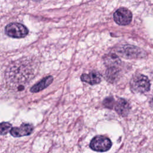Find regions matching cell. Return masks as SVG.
Segmentation results:
<instances>
[{"mask_svg":"<svg viewBox=\"0 0 153 153\" xmlns=\"http://www.w3.org/2000/svg\"><path fill=\"white\" fill-rule=\"evenodd\" d=\"M81 79L82 81L87 82L91 85H94L101 82L102 76L98 72L92 71L87 74H82L81 76Z\"/></svg>","mask_w":153,"mask_h":153,"instance_id":"8","label":"cell"},{"mask_svg":"<svg viewBox=\"0 0 153 153\" xmlns=\"http://www.w3.org/2000/svg\"><path fill=\"white\" fill-rule=\"evenodd\" d=\"M120 72V69L119 67L108 68L105 72L106 79L111 83L116 82L119 78Z\"/></svg>","mask_w":153,"mask_h":153,"instance_id":"10","label":"cell"},{"mask_svg":"<svg viewBox=\"0 0 153 153\" xmlns=\"http://www.w3.org/2000/svg\"><path fill=\"white\" fill-rule=\"evenodd\" d=\"M112 146L109 139L104 136H96L92 139L90 143L91 149L97 152H105L109 150Z\"/></svg>","mask_w":153,"mask_h":153,"instance_id":"3","label":"cell"},{"mask_svg":"<svg viewBox=\"0 0 153 153\" xmlns=\"http://www.w3.org/2000/svg\"><path fill=\"white\" fill-rule=\"evenodd\" d=\"M121 56L128 59H137L143 57L142 50L130 45H124L117 51Z\"/></svg>","mask_w":153,"mask_h":153,"instance_id":"4","label":"cell"},{"mask_svg":"<svg viewBox=\"0 0 153 153\" xmlns=\"http://www.w3.org/2000/svg\"><path fill=\"white\" fill-rule=\"evenodd\" d=\"M5 33L14 38H22L26 36L29 32L27 28L19 23H11L5 27Z\"/></svg>","mask_w":153,"mask_h":153,"instance_id":"2","label":"cell"},{"mask_svg":"<svg viewBox=\"0 0 153 153\" xmlns=\"http://www.w3.org/2000/svg\"><path fill=\"white\" fill-rule=\"evenodd\" d=\"M104 62L108 68L119 67L121 61L117 55L114 53H110L105 56L103 58Z\"/></svg>","mask_w":153,"mask_h":153,"instance_id":"11","label":"cell"},{"mask_svg":"<svg viewBox=\"0 0 153 153\" xmlns=\"http://www.w3.org/2000/svg\"><path fill=\"white\" fill-rule=\"evenodd\" d=\"M130 87L133 91L143 93L150 89V82L148 78L142 74H135L130 80Z\"/></svg>","mask_w":153,"mask_h":153,"instance_id":"1","label":"cell"},{"mask_svg":"<svg viewBox=\"0 0 153 153\" xmlns=\"http://www.w3.org/2000/svg\"><path fill=\"white\" fill-rule=\"evenodd\" d=\"M114 108L119 115L125 117L129 113L130 106L128 102L124 99L118 98L117 101L115 103Z\"/></svg>","mask_w":153,"mask_h":153,"instance_id":"7","label":"cell"},{"mask_svg":"<svg viewBox=\"0 0 153 153\" xmlns=\"http://www.w3.org/2000/svg\"><path fill=\"white\" fill-rule=\"evenodd\" d=\"M12 126L8 122H2L0 123V135H4L10 131Z\"/></svg>","mask_w":153,"mask_h":153,"instance_id":"12","label":"cell"},{"mask_svg":"<svg viewBox=\"0 0 153 153\" xmlns=\"http://www.w3.org/2000/svg\"><path fill=\"white\" fill-rule=\"evenodd\" d=\"M33 130V126L30 124H22L19 127H12L10 130L11 134L15 137L27 136Z\"/></svg>","mask_w":153,"mask_h":153,"instance_id":"6","label":"cell"},{"mask_svg":"<svg viewBox=\"0 0 153 153\" xmlns=\"http://www.w3.org/2000/svg\"><path fill=\"white\" fill-rule=\"evenodd\" d=\"M115 103V101L112 97H106V99H105V100L103 102V104L104 105V106L109 109L114 108Z\"/></svg>","mask_w":153,"mask_h":153,"instance_id":"13","label":"cell"},{"mask_svg":"<svg viewBox=\"0 0 153 153\" xmlns=\"http://www.w3.org/2000/svg\"><path fill=\"white\" fill-rule=\"evenodd\" d=\"M53 81V78L52 76H47L41 79L39 82L35 84L30 88V91L32 93H37L39 92L44 88H47L50 85Z\"/></svg>","mask_w":153,"mask_h":153,"instance_id":"9","label":"cell"},{"mask_svg":"<svg viewBox=\"0 0 153 153\" xmlns=\"http://www.w3.org/2000/svg\"><path fill=\"white\" fill-rule=\"evenodd\" d=\"M150 106H151V108L153 109V97L152 98V99L150 101Z\"/></svg>","mask_w":153,"mask_h":153,"instance_id":"14","label":"cell"},{"mask_svg":"<svg viewBox=\"0 0 153 153\" xmlns=\"http://www.w3.org/2000/svg\"><path fill=\"white\" fill-rule=\"evenodd\" d=\"M35 1H39V0H35Z\"/></svg>","mask_w":153,"mask_h":153,"instance_id":"15","label":"cell"},{"mask_svg":"<svg viewBox=\"0 0 153 153\" xmlns=\"http://www.w3.org/2000/svg\"><path fill=\"white\" fill-rule=\"evenodd\" d=\"M114 19L118 25L126 26L131 22L132 13L128 9L121 7L114 13Z\"/></svg>","mask_w":153,"mask_h":153,"instance_id":"5","label":"cell"}]
</instances>
